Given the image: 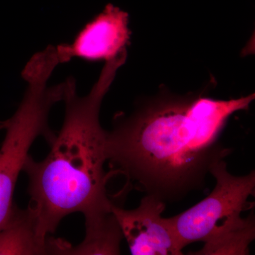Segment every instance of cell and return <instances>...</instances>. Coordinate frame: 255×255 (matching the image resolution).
I'll return each mask as SVG.
<instances>
[{
  "label": "cell",
  "mask_w": 255,
  "mask_h": 255,
  "mask_svg": "<svg viewBox=\"0 0 255 255\" xmlns=\"http://www.w3.org/2000/svg\"><path fill=\"white\" fill-rule=\"evenodd\" d=\"M166 204L155 196L146 194L135 209L112 206L130 253L133 255H179L182 248L169 221L162 213Z\"/></svg>",
  "instance_id": "5"
},
{
  "label": "cell",
  "mask_w": 255,
  "mask_h": 255,
  "mask_svg": "<svg viewBox=\"0 0 255 255\" xmlns=\"http://www.w3.org/2000/svg\"><path fill=\"white\" fill-rule=\"evenodd\" d=\"M254 100L160 92L141 101L130 115L116 116L107 132L110 172L165 204L202 190L212 166L231 153L219 140L226 122Z\"/></svg>",
  "instance_id": "1"
},
{
  "label": "cell",
  "mask_w": 255,
  "mask_h": 255,
  "mask_svg": "<svg viewBox=\"0 0 255 255\" xmlns=\"http://www.w3.org/2000/svg\"><path fill=\"white\" fill-rule=\"evenodd\" d=\"M216 179L207 197L182 214L169 218L182 248L203 242L204 247L194 255H248L255 237L254 214L247 219L242 212L253 209L248 202L254 195L255 173L245 176L229 173L224 159L212 166Z\"/></svg>",
  "instance_id": "3"
},
{
  "label": "cell",
  "mask_w": 255,
  "mask_h": 255,
  "mask_svg": "<svg viewBox=\"0 0 255 255\" xmlns=\"http://www.w3.org/2000/svg\"><path fill=\"white\" fill-rule=\"evenodd\" d=\"M70 244L40 233L28 208L15 206L9 221L0 229V255H65Z\"/></svg>",
  "instance_id": "7"
},
{
  "label": "cell",
  "mask_w": 255,
  "mask_h": 255,
  "mask_svg": "<svg viewBox=\"0 0 255 255\" xmlns=\"http://www.w3.org/2000/svg\"><path fill=\"white\" fill-rule=\"evenodd\" d=\"M85 239L78 246H70L68 255L120 254L124 236L113 212L85 221Z\"/></svg>",
  "instance_id": "8"
},
{
  "label": "cell",
  "mask_w": 255,
  "mask_h": 255,
  "mask_svg": "<svg viewBox=\"0 0 255 255\" xmlns=\"http://www.w3.org/2000/svg\"><path fill=\"white\" fill-rule=\"evenodd\" d=\"M56 60L46 53L35 54L23 69L27 88L14 115L5 121L4 141L0 148V229L9 221L15 207V187L33 142L38 137L48 143L55 133L48 126L52 107L63 101L64 82L48 87Z\"/></svg>",
  "instance_id": "4"
},
{
  "label": "cell",
  "mask_w": 255,
  "mask_h": 255,
  "mask_svg": "<svg viewBox=\"0 0 255 255\" xmlns=\"http://www.w3.org/2000/svg\"><path fill=\"white\" fill-rule=\"evenodd\" d=\"M127 53L108 60L87 95L77 93L73 78L64 82L65 104L63 126L49 142L50 152L36 162L28 156L23 172L27 174L28 208L43 236H51L62 220L75 213L85 219L112 212L114 201L107 194L112 172H106L107 130L102 127V101Z\"/></svg>",
  "instance_id": "2"
},
{
  "label": "cell",
  "mask_w": 255,
  "mask_h": 255,
  "mask_svg": "<svg viewBox=\"0 0 255 255\" xmlns=\"http://www.w3.org/2000/svg\"><path fill=\"white\" fill-rule=\"evenodd\" d=\"M130 35L128 13L109 4L79 32L71 44L60 45L57 48L62 63L73 57L108 61L127 51Z\"/></svg>",
  "instance_id": "6"
},
{
  "label": "cell",
  "mask_w": 255,
  "mask_h": 255,
  "mask_svg": "<svg viewBox=\"0 0 255 255\" xmlns=\"http://www.w3.org/2000/svg\"><path fill=\"white\" fill-rule=\"evenodd\" d=\"M4 126H5L4 122H0V130H1V129H4Z\"/></svg>",
  "instance_id": "9"
}]
</instances>
